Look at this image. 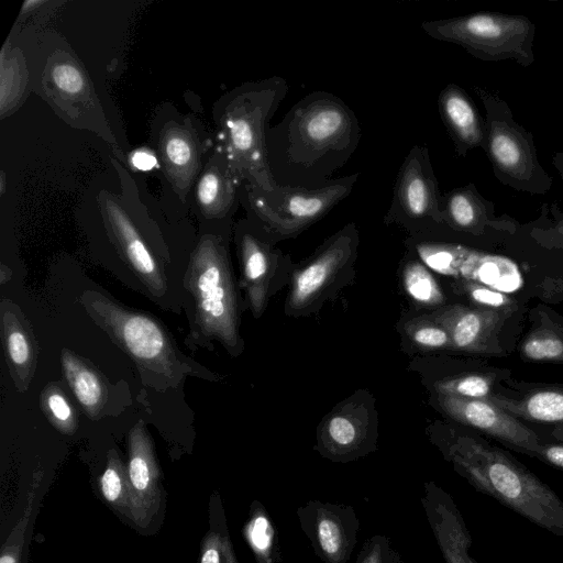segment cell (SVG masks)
<instances>
[{
    "mask_svg": "<svg viewBox=\"0 0 563 563\" xmlns=\"http://www.w3.org/2000/svg\"><path fill=\"white\" fill-rule=\"evenodd\" d=\"M362 130L336 95L312 91L297 101L266 135L267 162L277 185L321 188L356 151Z\"/></svg>",
    "mask_w": 563,
    "mask_h": 563,
    "instance_id": "6da1fadb",
    "label": "cell"
},
{
    "mask_svg": "<svg viewBox=\"0 0 563 563\" xmlns=\"http://www.w3.org/2000/svg\"><path fill=\"white\" fill-rule=\"evenodd\" d=\"M445 454L455 471L487 495L536 526L563 537V500L507 452L471 435H459Z\"/></svg>",
    "mask_w": 563,
    "mask_h": 563,
    "instance_id": "7a4b0ae2",
    "label": "cell"
},
{
    "mask_svg": "<svg viewBox=\"0 0 563 563\" xmlns=\"http://www.w3.org/2000/svg\"><path fill=\"white\" fill-rule=\"evenodd\" d=\"M280 76L247 81L222 96L214 104L218 147L236 176L251 187H276L266 152L269 121L288 92Z\"/></svg>",
    "mask_w": 563,
    "mask_h": 563,
    "instance_id": "3957f363",
    "label": "cell"
},
{
    "mask_svg": "<svg viewBox=\"0 0 563 563\" xmlns=\"http://www.w3.org/2000/svg\"><path fill=\"white\" fill-rule=\"evenodd\" d=\"M80 301L95 322L136 363L146 384L165 388L176 386L186 375L207 374L185 358L168 332L151 316L130 310L95 290L84 291Z\"/></svg>",
    "mask_w": 563,
    "mask_h": 563,
    "instance_id": "277c9868",
    "label": "cell"
},
{
    "mask_svg": "<svg viewBox=\"0 0 563 563\" xmlns=\"http://www.w3.org/2000/svg\"><path fill=\"white\" fill-rule=\"evenodd\" d=\"M358 177L354 173L314 189L276 185L265 191L243 184L241 203L247 221L266 241L294 238L349 197Z\"/></svg>",
    "mask_w": 563,
    "mask_h": 563,
    "instance_id": "5b68a950",
    "label": "cell"
},
{
    "mask_svg": "<svg viewBox=\"0 0 563 563\" xmlns=\"http://www.w3.org/2000/svg\"><path fill=\"white\" fill-rule=\"evenodd\" d=\"M186 287L194 299L195 321L201 334L235 349L236 296L222 239L208 234L200 240L190 257Z\"/></svg>",
    "mask_w": 563,
    "mask_h": 563,
    "instance_id": "8992f818",
    "label": "cell"
},
{
    "mask_svg": "<svg viewBox=\"0 0 563 563\" xmlns=\"http://www.w3.org/2000/svg\"><path fill=\"white\" fill-rule=\"evenodd\" d=\"M485 109L486 152L495 175L505 185L532 195H543L552 177L539 162L532 134L514 120L507 102L485 87L474 86Z\"/></svg>",
    "mask_w": 563,
    "mask_h": 563,
    "instance_id": "52a82bcc",
    "label": "cell"
},
{
    "mask_svg": "<svg viewBox=\"0 0 563 563\" xmlns=\"http://www.w3.org/2000/svg\"><path fill=\"white\" fill-rule=\"evenodd\" d=\"M421 29L430 37L456 44L482 60L512 59L526 67L534 62L536 25L523 15L478 12L423 21Z\"/></svg>",
    "mask_w": 563,
    "mask_h": 563,
    "instance_id": "ba28073f",
    "label": "cell"
},
{
    "mask_svg": "<svg viewBox=\"0 0 563 563\" xmlns=\"http://www.w3.org/2000/svg\"><path fill=\"white\" fill-rule=\"evenodd\" d=\"M443 194L428 147L415 145L400 165L385 223H398L421 235L444 227Z\"/></svg>",
    "mask_w": 563,
    "mask_h": 563,
    "instance_id": "9c48e42d",
    "label": "cell"
},
{
    "mask_svg": "<svg viewBox=\"0 0 563 563\" xmlns=\"http://www.w3.org/2000/svg\"><path fill=\"white\" fill-rule=\"evenodd\" d=\"M413 249L432 271L489 287L504 294L518 291L523 285L519 266L503 255L481 252L462 244L419 239Z\"/></svg>",
    "mask_w": 563,
    "mask_h": 563,
    "instance_id": "30bf717a",
    "label": "cell"
},
{
    "mask_svg": "<svg viewBox=\"0 0 563 563\" xmlns=\"http://www.w3.org/2000/svg\"><path fill=\"white\" fill-rule=\"evenodd\" d=\"M302 531L324 563H345L357 541L358 520L349 506L309 501L297 511Z\"/></svg>",
    "mask_w": 563,
    "mask_h": 563,
    "instance_id": "8fae6325",
    "label": "cell"
},
{
    "mask_svg": "<svg viewBox=\"0 0 563 563\" xmlns=\"http://www.w3.org/2000/svg\"><path fill=\"white\" fill-rule=\"evenodd\" d=\"M441 408L453 419L473 427L507 446L533 456L543 443L538 433L489 399L438 395Z\"/></svg>",
    "mask_w": 563,
    "mask_h": 563,
    "instance_id": "7c38bea8",
    "label": "cell"
},
{
    "mask_svg": "<svg viewBox=\"0 0 563 563\" xmlns=\"http://www.w3.org/2000/svg\"><path fill=\"white\" fill-rule=\"evenodd\" d=\"M153 134L162 169L184 199L202 169V144L194 124L177 115L163 121Z\"/></svg>",
    "mask_w": 563,
    "mask_h": 563,
    "instance_id": "4fadbf2b",
    "label": "cell"
},
{
    "mask_svg": "<svg viewBox=\"0 0 563 563\" xmlns=\"http://www.w3.org/2000/svg\"><path fill=\"white\" fill-rule=\"evenodd\" d=\"M357 228L349 223L332 235L313 258L294 276L289 306L297 310L314 301L335 275L353 258Z\"/></svg>",
    "mask_w": 563,
    "mask_h": 563,
    "instance_id": "5bb4252c",
    "label": "cell"
},
{
    "mask_svg": "<svg viewBox=\"0 0 563 563\" xmlns=\"http://www.w3.org/2000/svg\"><path fill=\"white\" fill-rule=\"evenodd\" d=\"M128 477L134 506L133 521L145 528L157 512L161 501L159 467L153 443L143 421L129 433Z\"/></svg>",
    "mask_w": 563,
    "mask_h": 563,
    "instance_id": "9a60e30c",
    "label": "cell"
},
{
    "mask_svg": "<svg viewBox=\"0 0 563 563\" xmlns=\"http://www.w3.org/2000/svg\"><path fill=\"white\" fill-rule=\"evenodd\" d=\"M422 506L445 563H477L470 554L472 537L451 495L437 484H424Z\"/></svg>",
    "mask_w": 563,
    "mask_h": 563,
    "instance_id": "2e32d148",
    "label": "cell"
},
{
    "mask_svg": "<svg viewBox=\"0 0 563 563\" xmlns=\"http://www.w3.org/2000/svg\"><path fill=\"white\" fill-rule=\"evenodd\" d=\"M101 208L109 232L125 261L152 294L164 295V275L123 206L115 197L106 192L102 195Z\"/></svg>",
    "mask_w": 563,
    "mask_h": 563,
    "instance_id": "e0dca14e",
    "label": "cell"
},
{
    "mask_svg": "<svg viewBox=\"0 0 563 563\" xmlns=\"http://www.w3.org/2000/svg\"><path fill=\"white\" fill-rule=\"evenodd\" d=\"M243 184L217 147L196 181L195 197L202 216L214 220L230 217L241 202Z\"/></svg>",
    "mask_w": 563,
    "mask_h": 563,
    "instance_id": "ac0fdd59",
    "label": "cell"
},
{
    "mask_svg": "<svg viewBox=\"0 0 563 563\" xmlns=\"http://www.w3.org/2000/svg\"><path fill=\"white\" fill-rule=\"evenodd\" d=\"M441 120L454 144L455 152L465 156L485 144V124L468 95L457 85H446L438 96Z\"/></svg>",
    "mask_w": 563,
    "mask_h": 563,
    "instance_id": "d6986e66",
    "label": "cell"
},
{
    "mask_svg": "<svg viewBox=\"0 0 563 563\" xmlns=\"http://www.w3.org/2000/svg\"><path fill=\"white\" fill-rule=\"evenodd\" d=\"M236 240L240 250L244 286L254 316L262 314L269 275L276 260L268 241L253 229L247 219L236 225Z\"/></svg>",
    "mask_w": 563,
    "mask_h": 563,
    "instance_id": "ffe728a7",
    "label": "cell"
},
{
    "mask_svg": "<svg viewBox=\"0 0 563 563\" xmlns=\"http://www.w3.org/2000/svg\"><path fill=\"white\" fill-rule=\"evenodd\" d=\"M493 202L487 201L473 184L454 188L443 195L444 227L462 232L478 233L490 221Z\"/></svg>",
    "mask_w": 563,
    "mask_h": 563,
    "instance_id": "44dd1931",
    "label": "cell"
},
{
    "mask_svg": "<svg viewBox=\"0 0 563 563\" xmlns=\"http://www.w3.org/2000/svg\"><path fill=\"white\" fill-rule=\"evenodd\" d=\"M489 399L514 417L553 426L551 434L563 441V389H542L515 400L503 396Z\"/></svg>",
    "mask_w": 563,
    "mask_h": 563,
    "instance_id": "7402d4cb",
    "label": "cell"
},
{
    "mask_svg": "<svg viewBox=\"0 0 563 563\" xmlns=\"http://www.w3.org/2000/svg\"><path fill=\"white\" fill-rule=\"evenodd\" d=\"M434 318L449 332L452 347L464 351L481 349L495 321L493 313L488 311L459 306L446 308Z\"/></svg>",
    "mask_w": 563,
    "mask_h": 563,
    "instance_id": "603a6c76",
    "label": "cell"
},
{
    "mask_svg": "<svg viewBox=\"0 0 563 563\" xmlns=\"http://www.w3.org/2000/svg\"><path fill=\"white\" fill-rule=\"evenodd\" d=\"M366 437V423L356 411L343 409L324 422L320 445L332 459H346L362 449Z\"/></svg>",
    "mask_w": 563,
    "mask_h": 563,
    "instance_id": "cb8c5ba5",
    "label": "cell"
},
{
    "mask_svg": "<svg viewBox=\"0 0 563 563\" xmlns=\"http://www.w3.org/2000/svg\"><path fill=\"white\" fill-rule=\"evenodd\" d=\"M1 309L7 357L16 386L21 390H25L34 369L33 345L26 329L11 310L7 300L2 301Z\"/></svg>",
    "mask_w": 563,
    "mask_h": 563,
    "instance_id": "d4e9b609",
    "label": "cell"
},
{
    "mask_svg": "<svg viewBox=\"0 0 563 563\" xmlns=\"http://www.w3.org/2000/svg\"><path fill=\"white\" fill-rule=\"evenodd\" d=\"M62 364L78 402L91 418L98 417L107 399V388L100 376L68 350L62 353Z\"/></svg>",
    "mask_w": 563,
    "mask_h": 563,
    "instance_id": "484cf974",
    "label": "cell"
},
{
    "mask_svg": "<svg viewBox=\"0 0 563 563\" xmlns=\"http://www.w3.org/2000/svg\"><path fill=\"white\" fill-rule=\"evenodd\" d=\"M103 498L131 520L134 519V506L128 470L114 450L108 454L107 467L100 477Z\"/></svg>",
    "mask_w": 563,
    "mask_h": 563,
    "instance_id": "4316f807",
    "label": "cell"
},
{
    "mask_svg": "<svg viewBox=\"0 0 563 563\" xmlns=\"http://www.w3.org/2000/svg\"><path fill=\"white\" fill-rule=\"evenodd\" d=\"M255 506L244 529L245 538L257 563H275V530L265 509Z\"/></svg>",
    "mask_w": 563,
    "mask_h": 563,
    "instance_id": "83f0119b",
    "label": "cell"
},
{
    "mask_svg": "<svg viewBox=\"0 0 563 563\" xmlns=\"http://www.w3.org/2000/svg\"><path fill=\"white\" fill-rule=\"evenodd\" d=\"M407 294L418 303L427 306L440 305L444 296L424 264L417 261L407 263L402 275Z\"/></svg>",
    "mask_w": 563,
    "mask_h": 563,
    "instance_id": "f1b7e54d",
    "label": "cell"
},
{
    "mask_svg": "<svg viewBox=\"0 0 563 563\" xmlns=\"http://www.w3.org/2000/svg\"><path fill=\"white\" fill-rule=\"evenodd\" d=\"M55 92L78 99L88 95V81L79 65L70 60L53 62L47 70Z\"/></svg>",
    "mask_w": 563,
    "mask_h": 563,
    "instance_id": "f546056e",
    "label": "cell"
},
{
    "mask_svg": "<svg viewBox=\"0 0 563 563\" xmlns=\"http://www.w3.org/2000/svg\"><path fill=\"white\" fill-rule=\"evenodd\" d=\"M42 475L36 473L33 477V482L27 495V504L23 511V515L15 523L14 528L3 543L0 555V563H20L22 548L25 541V532L27 523L30 521L33 504L36 495V489L41 481Z\"/></svg>",
    "mask_w": 563,
    "mask_h": 563,
    "instance_id": "4dcf8cb0",
    "label": "cell"
},
{
    "mask_svg": "<svg viewBox=\"0 0 563 563\" xmlns=\"http://www.w3.org/2000/svg\"><path fill=\"white\" fill-rule=\"evenodd\" d=\"M438 394L451 395L470 399H487L490 394L492 382L483 375H466L439 382Z\"/></svg>",
    "mask_w": 563,
    "mask_h": 563,
    "instance_id": "1f68e13d",
    "label": "cell"
},
{
    "mask_svg": "<svg viewBox=\"0 0 563 563\" xmlns=\"http://www.w3.org/2000/svg\"><path fill=\"white\" fill-rule=\"evenodd\" d=\"M411 341L422 349L452 347L446 329L435 320L415 319L406 324Z\"/></svg>",
    "mask_w": 563,
    "mask_h": 563,
    "instance_id": "d6a6232c",
    "label": "cell"
},
{
    "mask_svg": "<svg viewBox=\"0 0 563 563\" xmlns=\"http://www.w3.org/2000/svg\"><path fill=\"white\" fill-rule=\"evenodd\" d=\"M43 405L54 424L65 433L76 429V420L71 406L57 387H49L44 393Z\"/></svg>",
    "mask_w": 563,
    "mask_h": 563,
    "instance_id": "836d02e7",
    "label": "cell"
},
{
    "mask_svg": "<svg viewBox=\"0 0 563 563\" xmlns=\"http://www.w3.org/2000/svg\"><path fill=\"white\" fill-rule=\"evenodd\" d=\"M522 352L534 361L563 358V341L550 332L534 333L523 343Z\"/></svg>",
    "mask_w": 563,
    "mask_h": 563,
    "instance_id": "e575fe53",
    "label": "cell"
},
{
    "mask_svg": "<svg viewBox=\"0 0 563 563\" xmlns=\"http://www.w3.org/2000/svg\"><path fill=\"white\" fill-rule=\"evenodd\" d=\"M356 563H406L385 536H374L362 547Z\"/></svg>",
    "mask_w": 563,
    "mask_h": 563,
    "instance_id": "d590c367",
    "label": "cell"
},
{
    "mask_svg": "<svg viewBox=\"0 0 563 563\" xmlns=\"http://www.w3.org/2000/svg\"><path fill=\"white\" fill-rule=\"evenodd\" d=\"M466 290L468 296L477 303L493 308H501L506 305H509V299L504 292L497 291L489 287L475 284H466Z\"/></svg>",
    "mask_w": 563,
    "mask_h": 563,
    "instance_id": "8d00e7d4",
    "label": "cell"
},
{
    "mask_svg": "<svg viewBox=\"0 0 563 563\" xmlns=\"http://www.w3.org/2000/svg\"><path fill=\"white\" fill-rule=\"evenodd\" d=\"M200 563H224L222 555V534L210 530L202 542Z\"/></svg>",
    "mask_w": 563,
    "mask_h": 563,
    "instance_id": "74e56055",
    "label": "cell"
},
{
    "mask_svg": "<svg viewBox=\"0 0 563 563\" xmlns=\"http://www.w3.org/2000/svg\"><path fill=\"white\" fill-rule=\"evenodd\" d=\"M533 457L563 471V444L559 443H542Z\"/></svg>",
    "mask_w": 563,
    "mask_h": 563,
    "instance_id": "f35d334b",
    "label": "cell"
},
{
    "mask_svg": "<svg viewBox=\"0 0 563 563\" xmlns=\"http://www.w3.org/2000/svg\"><path fill=\"white\" fill-rule=\"evenodd\" d=\"M132 164L141 170H148L157 166L158 159L147 150H137L132 155Z\"/></svg>",
    "mask_w": 563,
    "mask_h": 563,
    "instance_id": "ab89813d",
    "label": "cell"
},
{
    "mask_svg": "<svg viewBox=\"0 0 563 563\" xmlns=\"http://www.w3.org/2000/svg\"><path fill=\"white\" fill-rule=\"evenodd\" d=\"M12 273L11 269L5 266L4 264H1L0 267V283L1 285H5L11 279Z\"/></svg>",
    "mask_w": 563,
    "mask_h": 563,
    "instance_id": "60d3db41",
    "label": "cell"
},
{
    "mask_svg": "<svg viewBox=\"0 0 563 563\" xmlns=\"http://www.w3.org/2000/svg\"><path fill=\"white\" fill-rule=\"evenodd\" d=\"M553 163L556 166L558 170L560 172L562 180H563V153L555 154V157L553 158Z\"/></svg>",
    "mask_w": 563,
    "mask_h": 563,
    "instance_id": "b9f144b4",
    "label": "cell"
},
{
    "mask_svg": "<svg viewBox=\"0 0 563 563\" xmlns=\"http://www.w3.org/2000/svg\"><path fill=\"white\" fill-rule=\"evenodd\" d=\"M560 225L562 227V231H563V221H560Z\"/></svg>",
    "mask_w": 563,
    "mask_h": 563,
    "instance_id": "7bdbcfd3",
    "label": "cell"
}]
</instances>
